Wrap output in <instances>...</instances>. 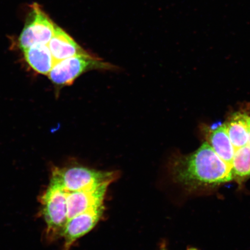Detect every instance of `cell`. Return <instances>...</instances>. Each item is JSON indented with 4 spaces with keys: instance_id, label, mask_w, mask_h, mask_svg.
Listing matches in <instances>:
<instances>
[{
    "instance_id": "obj_2",
    "label": "cell",
    "mask_w": 250,
    "mask_h": 250,
    "mask_svg": "<svg viewBox=\"0 0 250 250\" xmlns=\"http://www.w3.org/2000/svg\"><path fill=\"white\" fill-rule=\"evenodd\" d=\"M118 177L117 171L97 170L83 166L55 167L50 184L66 192H75L106 183L111 184Z\"/></svg>"
},
{
    "instance_id": "obj_9",
    "label": "cell",
    "mask_w": 250,
    "mask_h": 250,
    "mask_svg": "<svg viewBox=\"0 0 250 250\" xmlns=\"http://www.w3.org/2000/svg\"><path fill=\"white\" fill-rule=\"evenodd\" d=\"M24 58L34 70L48 75L55 64L48 45H37L24 50Z\"/></svg>"
},
{
    "instance_id": "obj_6",
    "label": "cell",
    "mask_w": 250,
    "mask_h": 250,
    "mask_svg": "<svg viewBox=\"0 0 250 250\" xmlns=\"http://www.w3.org/2000/svg\"><path fill=\"white\" fill-rule=\"evenodd\" d=\"M104 210V206L102 205L89 209L68 220L61 234L64 240L62 250H69L78 239L89 232L101 220Z\"/></svg>"
},
{
    "instance_id": "obj_11",
    "label": "cell",
    "mask_w": 250,
    "mask_h": 250,
    "mask_svg": "<svg viewBox=\"0 0 250 250\" xmlns=\"http://www.w3.org/2000/svg\"><path fill=\"white\" fill-rule=\"evenodd\" d=\"M248 117L245 113L237 112L226 124L228 135L235 149L248 145Z\"/></svg>"
},
{
    "instance_id": "obj_12",
    "label": "cell",
    "mask_w": 250,
    "mask_h": 250,
    "mask_svg": "<svg viewBox=\"0 0 250 250\" xmlns=\"http://www.w3.org/2000/svg\"><path fill=\"white\" fill-rule=\"evenodd\" d=\"M235 150L231 165L233 179L245 180L250 177V145Z\"/></svg>"
},
{
    "instance_id": "obj_4",
    "label": "cell",
    "mask_w": 250,
    "mask_h": 250,
    "mask_svg": "<svg viewBox=\"0 0 250 250\" xmlns=\"http://www.w3.org/2000/svg\"><path fill=\"white\" fill-rule=\"evenodd\" d=\"M41 201L42 214L47 226V238L52 241L61 236L68 221L67 192L61 188L49 184Z\"/></svg>"
},
{
    "instance_id": "obj_5",
    "label": "cell",
    "mask_w": 250,
    "mask_h": 250,
    "mask_svg": "<svg viewBox=\"0 0 250 250\" xmlns=\"http://www.w3.org/2000/svg\"><path fill=\"white\" fill-rule=\"evenodd\" d=\"M55 27L39 5L34 4L19 38L20 48L24 51L37 45H48L54 36Z\"/></svg>"
},
{
    "instance_id": "obj_8",
    "label": "cell",
    "mask_w": 250,
    "mask_h": 250,
    "mask_svg": "<svg viewBox=\"0 0 250 250\" xmlns=\"http://www.w3.org/2000/svg\"><path fill=\"white\" fill-rule=\"evenodd\" d=\"M48 45L55 63L72 56L88 54L67 33L56 25L54 36Z\"/></svg>"
},
{
    "instance_id": "obj_14",
    "label": "cell",
    "mask_w": 250,
    "mask_h": 250,
    "mask_svg": "<svg viewBox=\"0 0 250 250\" xmlns=\"http://www.w3.org/2000/svg\"><path fill=\"white\" fill-rule=\"evenodd\" d=\"M161 250H167V249H165V247L164 246H162Z\"/></svg>"
},
{
    "instance_id": "obj_7",
    "label": "cell",
    "mask_w": 250,
    "mask_h": 250,
    "mask_svg": "<svg viewBox=\"0 0 250 250\" xmlns=\"http://www.w3.org/2000/svg\"><path fill=\"white\" fill-rule=\"evenodd\" d=\"M109 184L106 183L92 188L67 192L68 220L89 209L103 205Z\"/></svg>"
},
{
    "instance_id": "obj_15",
    "label": "cell",
    "mask_w": 250,
    "mask_h": 250,
    "mask_svg": "<svg viewBox=\"0 0 250 250\" xmlns=\"http://www.w3.org/2000/svg\"><path fill=\"white\" fill-rule=\"evenodd\" d=\"M196 250L195 249H190V250Z\"/></svg>"
},
{
    "instance_id": "obj_13",
    "label": "cell",
    "mask_w": 250,
    "mask_h": 250,
    "mask_svg": "<svg viewBox=\"0 0 250 250\" xmlns=\"http://www.w3.org/2000/svg\"><path fill=\"white\" fill-rule=\"evenodd\" d=\"M248 125L249 131V145H250V116H249V115L248 119Z\"/></svg>"
},
{
    "instance_id": "obj_3",
    "label": "cell",
    "mask_w": 250,
    "mask_h": 250,
    "mask_svg": "<svg viewBox=\"0 0 250 250\" xmlns=\"http://www.w3.org/2000/svg\"><path fill=\"white\" fill-rule=\"evenodd\" d=\"M113 65L88 54L78 55L56 62L48 76L52 83L70 85L81 75L93 70H111Z\"/></svg>"
},
{
    "instance_id": "obj_1",
    "label": "cell",
    "mask_w": 250,
    "mask_h": 250,
    "mask_svg": "<svg viewBox=\"0 0 250 250\" xmlns=\"http://www.w3.org/2000/svg\"><path fill=\"white\" fill-rule=\"evenodd\" d=\"M171 173L177 183L189 190L214 187L233 180L230 166L208 143L192 154L175 159Z\"/></svg>"
},
{
    "instance_id": "obj_10",
    "label": "cell",
    "mask_w": 250,
    "mask_h": 250,
    "mask_svg": "<svg viewBox=\"0 0 250 250\" xmlns=\"http://www.w3.org/2000/svg\"><path fill=\"white\" fill-rule=\"evenodd\" d=\"M208 144L215 153L231 167L235 149L228 135L226 124L221 125L211 131Z\"/></svg>"
}]
</instances>
